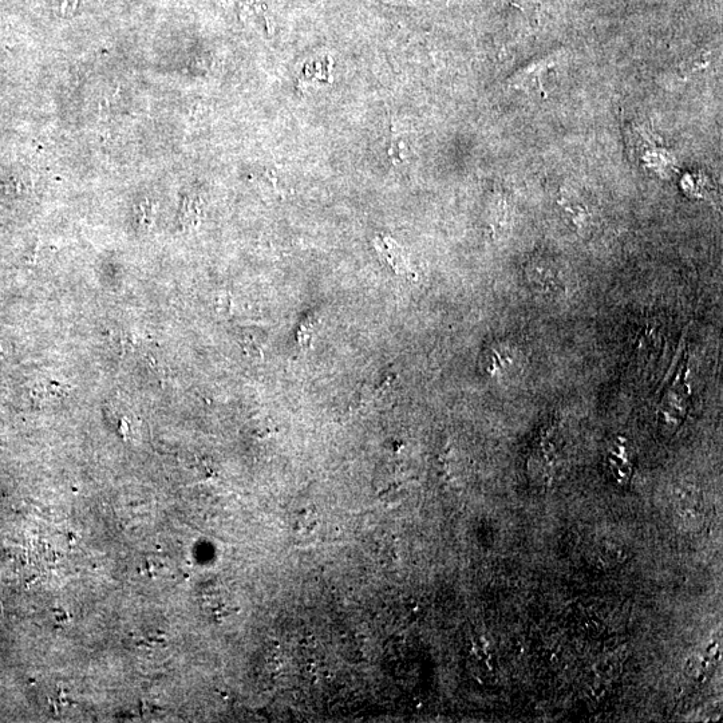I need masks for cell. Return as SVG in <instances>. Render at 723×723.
I'll use <instances>...</instances> for the list:
<instances>
[{"label":"cell","instance_id":"obj_1","mask_svg":"<svg viewBox=\"0 0 723 723\" xmlns=\"http://www.w3.org/2000/svg\"><path fill=\"white\" fill-rule=\"evenodd\" d=\"M318 528V513L311 511V509H303V511L298 512V515L295 517L294 525H292L294 537L299 544L311 543V540L314 539Z\"/></svg>","mask_w":723,"mask_h":723}]
</instances>
